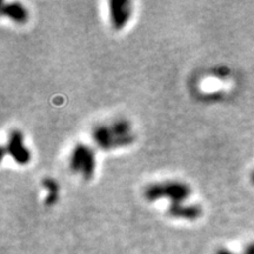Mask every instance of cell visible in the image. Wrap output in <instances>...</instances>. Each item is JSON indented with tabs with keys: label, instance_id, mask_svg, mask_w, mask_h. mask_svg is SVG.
I'll return each mask as SVG.
<instances>
[{
	"label": "cell",
	"instance_id": "1",
	"mask_svg": "<svg viewBox=\"0 0 254 254\" xmlns=\"http://www.w3.org/2000/svg\"><path fill=\"white\" fill-rule=\"evenodd\" d=\"M192 190L187 184L178 180H170L164 183H154L146 186L144 196L147 201L154 202L158 200L167 198L171 204H182L190 198Z\"/></svg>",
	"mask_w": 254,
	"mask_h": 254
},
{
	"label": "cell",
	"instance_id": "2",
	"mask_svg": "<svg viewBox=\"0 0 254 254\" xmlns=\"http://www.w3.org/2000/svg\"><path fill=\"white\" fill-rule=\"evenodd\" d=\"M5 152H7L9 157L21 166L27 165L31 160V152L25 146L23 133L18 129H14L9 133L7 145L4 147V153Z\"/></svg>",
	"mask_w": 254,
	"mask_h": 254
},
{
	"label": "cell",
	"instance_id": "3",
	"mask_svg": "<svg viewBox=\"0 0 254 254\" xmlns=\"http://www.w3.org/2000/svg\"><path fill=\"white\" fill-rule=\"evenodd\" d=\"M110 21L114 30L120 31L126 26L132 15V4L127 0H111L109 2Z\"/></svg>",
	"mask_w": 254,
	"mask_h": 254
},
{
	"label": "cell",
	"instance_id": "4",
	"mask_svg": "<svg viewBox=\"0 0 254 254\" xmlns=\"http://www.w3.org/2000/svg\"><path fill=\"white\" fill-rule=\"evenodd\" d=\"M167 213L172 218L193 221L201 217L202 208L201 206L195 204L185 205L184 202L182 204H171L167 209Z\"/></svg>",
	"mask_w": 254,
	"mask_h": 254
},
{
	"label": "cell",
	"instance_id": "5",
	"mask_svg": "<svg viewBox=\"0 0 254 254\" xmlns=\"http://www.w3.org/2000/svg\"><path fill=\"white\" fill-rule=\"evenodd\" d=\"M1 13L17 24H25L28 19V12L21 2H4Z\"/></svg>",
	"mask_w": 254,
	"mask_h": 254
},
{
	"label": "cell",
	"instance_id": "6",
	"mask_svg": "<svg viewBox=\"0 0 254 254\" xmlns=\"http://www.w3.org/2000/svg\"><path fill=\"white\" fill-rule=\"evenodd\" d=\"M92 139L101 150L109 151L113 134L111 132L109 125H97L92 129Z\"/></svg>",
	"mask_w": 254,
	"mask_h": 254
},
{
	"label": "cell",
	"instance_id": "7",
	"mask_svg": "<svg viewBox=\"0 0 254 254\" xmlns=\"http://www.w3.org/2000/svg\"><path fill=\"white\" fill-rule=\"evenodd\" d=\"M88 148H90V146L84 144H77L74 146V148L72 150L71 157H69V168L72 170V172H81L82 164H84L85 158H86Z\"/></svg>",
	"mask_w": 254,
	"mask_h": 254
},
{
	"label": "cell",
	"instance_id": "8",
	"mask_svg": "<svg viewBox=\"0 0 254 254\" xmlns=\"http://www.w3.org/2000/svg\"><path fill=\"white\" fill-rule=\"evenodd\" d=\"M43 187L46 190L47 195L45 198L46 206H53L57 204L59 198V184L53 178H45L43 180Z\"/></svg>",
	"mask_w": 254,
	"mask_h": 254
},
{
	"label": "cell",
	"instance_id": "9",
	"mask_svg": "<svg viewBox=\"0 0 254 254\" xmlns=\"http://www.w3.org/2000/svg\"><path fill=\"white\" fill-rule=\"evenodd\" d=\"M95 172V153L94 151L90 147L87 151L86 158H85L84 164H82V168L80 174L85 180L92 179Z\"/></svg>",
	"mask_w": 254,
	"mask_h": 254
},
{
	"label": "cell",
	"instance_id": "10",
	"mask_svg": "<svg viewBox=\"0 0 254 254\" xmlns=\"http://www.w3.org/2000/svg\"><path fill=\"white\" fill-rule=\"evenodd\" d=\"M109 126L113 136H123L131 134V124H129L128 120L126 119L114 120V122Z\"/></svg>",
	"mask_w": 254,
	"mask_h": 254
},
{
	"label": "cell",
	"instance_id": "11",
	"mask_svg": "<svg viewBox=\"0 0 254 254\" xmlns=\"http://www.w3.org/2000/svg\"><path fill=\"white\" fill-rule=\"evenodd\" d=\"M244 254H254V243H250L244 250Z\"/></svg>",
	"mask_w": 254,
	"mask_h": 254
},
{
	"label": "cell",
	"instance_id": "12",
	"mask_svg": "<svg viewBox=\"0 0 254 254\" xmlns=\"http://www.w3.org/2000/svg\"><path fill=\"white\" fill-rule=\"evenodd\" d=\"M215 254H236V253H233L232 251L226 250V249H219L217 252H215Z\"/></svg>",
	"mask_w": 254,
	"mask_h": 254
},
{
	"label": "cell",
	"instance_id": "13",
	"mask_svg": "<svg viewBox=\"0 0 254 254\" xmlns=\"http://www.w3.org/2000/svg\"><path fill=\"white\" fill-rule=\"evenodd\" d=\"M251 182H252V184L254 185V171L252 172V174H251Z\"/></svg>",
	"mask_w": 254,
	"mask_h": 254
}]
</instances>
